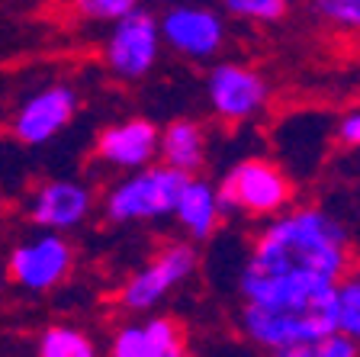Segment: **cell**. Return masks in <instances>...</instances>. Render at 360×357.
I'll list each match as a JSON object with an SVG mask.
<instances>
[{
	"label": "cell",
	"mask_w": 360,
	"mask_h": 357,
	"mask_svg": "<svg viewBox=\"0 0 360 357\" xmlns=\"http://www.w3.org/2000/svg\"><path fill=\"white\" fill-rule=\"evenodd\" d=\"M158 132L161 129L151 119L132 116L112 123L97 135V158L120 171H135L158 158Z\"/></svg>",
	"instance_id": "13"
},
{
	"label": "cell",
	"mask_w": 360,
	"mask_h": 357,
	"mask_svg": "<svg viewBox=\"0 0 360 357\" xmlns=\"http://www.w3.org/2000/svg\"><path fill=\"white\" fill-rule=\"evenodd\" d=\"M354 268L351 235L322 206H286L255 235L238 274L245 303H290L335 290Z\"/></svg>",
	"instance_id": "1"
},
{
	"label": "cell",
	"mask_w": 360,
	"mask_h": 357,
	"mask_svg": "<svg viewBox=\"0 0 360 357\" xmlns=\"http://www.w3.org/2000/svg\"><path fill=\"white\" fill-rule=\"evenodd\" d=\"M190 174L177 171L171 164H145L129 171L116 187H110V194L103 196V213L110 223H158L174 213V200H177L180 184Z\"/></svg>",
	"instance_id": "3"
},
{
	"label": "cell",
	"mask_w": 360,
	"mask_h": 357,
	"mask_svg": "<svg viewBox=\"0 0 360 357\" xmlns=\"http://www.w3.org/2000/svg\"><path fill=\"white\" fill-rule=\"evenodd\" d=\"M112 357H184L187 328L171 315H151L142 322H126L110 338Z\"/></svg>",
	"instance_id": "11"
},
{
	"label": "cell",
	"mask_w": 360,
	"mask_h": 357,
	"mask_svg": "<svg viewBox=\"0 0 360 357\" xmlns=\"http://www.w3.org/2000/svg\"><path fill=\"white\" fill-rule=\"evenodd\" d=\"M158 4H174V0H158Z\"/></svg>",
	"instance_id": "24"
},
{
	"label": "cell",
	"mask_w": 360,
	"mask_h": 357,
	"mask_svg": "<svg viewBox=\"0 0 360 357\" xmlns=\"http://www.w3.org/2000/svg\"><path fill=\"white\" fill-rule=\"evenodd\" d=\"M77 113V94L71 84H52L22 100L13 116V135L22 145H45L58 132H65L68 123Z\"/></svg>",
	"instance_id": "10"
},
{
	"label": "cell",
	"mask_w": 360,
	"mask_h": 357,
	"mask_svg": "<svg viewBox=\"0 0 360 357\" xmlns=\"http://www.w3.org/2000/svg\"><path fill=\"white\" fill-rule=\"evenodd\" d=\"M219 7L248 23H277L280 16H286L290 0H219Z\"/></svg>",
	"instance_id": "18"
},
{
	"label": "cell",
	"mask_w": 360,
	"mask_h": 357,
	"mask_svg": "<svg viewBox=\"0 0 360 357\" xmlns=\"http://www.w3.org/2000/svg\"><path fill=\"white\" fill-rule=\"evenodd\" d=\"M161 161L184 174H196L206 164V132L193 119H174L158 132Z\"/></svg>",
	"instance_id": "15"
},
{
	"label": "cell",
	"mask_w": 360,
	"mask_h": 357,
	"mask_svg": "<svg viewBox=\"0 0 360 357\" xmlns=\"http://www.w3.org/2000/svg\"><path fill=\"white\" fill-rule=\"evenodd\" d=\"M36 351L42 357H94L97 344L90 342L87 332H81L75 325H49L39 335Z\"/></svg>",
	"instance_id": "16"
},
{
	"label": "cell",
	"mask_w": 360,
	"mask_h": 357,
	"mask_svg": "<svg viewBox=\"0 0 360 357\" xmlns=\"http://www.w3.org/2000/svg\"><path fill=\"white\" fill-rule=\"evenodd\" d=\"M0 293H4V277H0Z\"/></svg>",
	"instance_id": "23"
},
{
	"label": "cell",
	"mask_w": 360,
	"mask_h": 357,
	"mask_svg": "<svg viewBox=\"0 0 360 357\" xmlns=\"http://www.w3.org/2000/svg\"><path fill=\"white\" fill-rule=\"evenodd\" d=\"M241 335L280 357H312V348L335 332V290L290 303H245Z\"/></svg>",
	"instance_id": "2"
},
{
	"label": "cell",
	"mask_w": 360,
	"mask_h": 357,
	"mask_svg": "<svg viewBox=\"0 0 360 357\" xmlns=\"http://www.w3.org/2000/svg\"><path fill=\"white\" fill-rule=\"evenodd\" d=\"M309 7L335 30L360 32V0H309Z\"/></svg>",
	"instance_id": "19"
},
{
	"label": "cell",
	"mask_w": 360,
	"mask_h": 357,
	"mask_svg": "<svg viewBox=\"0 0 360 357\" xmlns=\"http://www.w3.org/2000/svg\"><path fill=\"white\" fill-rule=\"evenodd\" d=\"M335 325L360 344V270H347L335 283Z\"/></svg>",
	"instance_id": "17"
},
{
	"label": "cell",
	"mask_w": 360,
	"mask_h": 357,
	"mask_svg": "<svg viewBox=\"0 0 360 357\" xmlns=\"http://www.w3.org/2000/svg\"><path fill=\"white\" fill-rule=\"evenodd\" d=\"M158 32L171 52L190 61L216 58L225 45L222 13L200 0H174L158 20Z\"/></svg>",
	"instance_id": "5"
},
{
	"label": "cell",
	"mask_w": 360,
	"mask_h": 357,
	"mask_svg": "<svg viewBox=\"0 0 360 357\" xmlns=\"http://www.w3.org/2000/svg\"><path fill=\"white\" fill-rule=\"evenodd\" d=\"M158 55H161V32L155 13L135 7L126 16L112 20L110 39L103 45V61L116 77L139 81L158 65Z\"/></svg>",
	"instance_id": "7"
},
{
	"label": "cell",
	"mask_w": 360,
	"mask_h": 357,
	"mask_svg": "<svg viewBox=\"0 0 360 357\" xmlns=\"http://www.w3.org/2000/svg\"><path fill=\"white\" fill-rule=\"evenodd\" d=\"M171 216L177 219V225L187 232L193 242H206V238H212L219 232V225H222V219H225L222 206H219L216 184L190 174V177L180 184Z\"/></svg>",
	"instance_id": "14"
},
{
	"label": "cell",
	"mask_w": 360,
	"mask_h": 357,
	"mask_svg": "<svg viewBox=\"0 0 360 357\" xmlns=\"http://www.w3.org/2000/svg\"><path fill=\"white\" fill-rule=\"evenodd\" d=\"M196 254L193 245L187 242H171L165 245L155 258L145 264L142 270H135L120 290V306L126 313H151L155 306H161L180 283H187V277L196 270Z\"/></svg>",
	"instance_id": "6"
},
{
	"label": "cell",
	"mask_w": 360,
	"mask_h": 357,
	"mask_svg": "<svg viewBox=\"0 0 360 357\" xmlns=\"http://www.w3.org/2000/svg\"><path fill=\"white\" fill-rule=\"evenodd\" d=\"M357 354H360V344L354 338H347L345 332H338V328L312 348V357H357Z\"/></svg>",
	"instance_id": "21"
},
{
	"label": "cell",
	"mask_w": 360,
	"mask_h": 357,
	"mask_svg": "<svg viewBox=\"0 0 360 357\" xmlns=\"http://www.w3.org/2000/svg\"><path fill=\"white\" fill-rule=\"evenodd\" d=\"M338 142L347 145V149H360V106L341 116V123H338Z\"/></svg>",
	"instance_id": "22"
},
{
	"label": "cell",
	"mask_w": 360,
	"mask_h": 357,
	"mask_svg": "<svg viewBox=\"0 0 360 357\" xmlns=\"http://www.w3.org/2000/svg\"><path fill=\"white\" fill-rule=\"evenodd\" d=\"M75 268V248L61 232L42 229V235L22 242L10 251L7 277L30 293H49L68 280Z\"/></svg>",
	"instance_id": "8"
},
{
	"label": "cell",
	"mask_w": 360,
	"mask_h": 357,
	"mask_svg": "<svg viewBox=\"0 0 360 357\" xmlns=\"http://www.w3.org/2000/svg\"><path fill=\"white\" fill-rule=\"evenodd\" d=\"M216 194L225 216L270 219L292 203V184L270 158H245L219 180Z\"/></svg>",
	"instance_id": "4"
},
{
	"label": "cell",
	"mask_w": 360,
	"mask_h": 357,
	"mask_svg": "<svg viewBox=\"0 0 360 357\" xmlns=\"http://www.w3.org/2000/svg\"><path fill=\"white\" fill-rule=\"evenodd\" d=\"M206 97H210L212 113L222 123L238 126V123L255 119L267 106L270 84L255 68L238 65V61H219L206 77Z\"/></svg>",
	"instance_id": "9"
},
{
	"label": "cell",
	"mask_w": 360,
	"mask_h": 357,
	"mask_svg": "<svg viewBox=\"0 0 360 357\" xmlns=\"http://www.w3.org/2000/svg\"><path fill=\"white\" fill-rule=\"evenodd\" d=\"M94 209V190L81 180H49L36 190L30 200V219L39 229L52 232H71L90 216Z\"/></svg>",
	"instance_id": "12"
},
{
	"label": "cell",
	"mask_w": 360,
	"mask_h": 357,
	"mask_svg": "<svg viewBox=\"0 0 360 357\" xmlns=\"http://www.w3.org/2000/svg\"><path fill=\"white\" fill-rule=\"evenodd\" d=\"M71 7L81 20H90V23H112L126 16L129 10L142 7V0H71Z\"/></svg>",
	"instance_id": "20"
}]
</instances>
